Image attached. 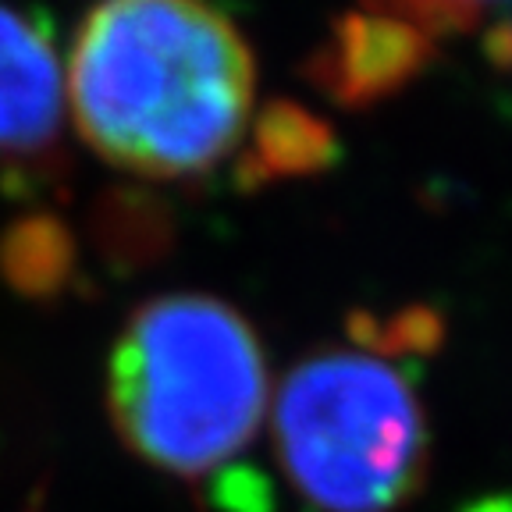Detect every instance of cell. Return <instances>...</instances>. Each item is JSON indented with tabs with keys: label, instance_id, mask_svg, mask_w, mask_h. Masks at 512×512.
I'll return each mask as SVG.
<instances>
[{
	"label": "cell",
	"instance_id": "6da1fadb",
	"mask_svg": "<svg viewBox=\"0 0 512 512\" xmlns=\"http://www.w3.org/2000/svg\"><path fill=\"white\" fill-rule=\"evenodd\" d=\"M68 107L107 164L143 178L207 175L253 114V50L224 11L118 0L89 11L68 57Z\"/></svg>",
	"mask_w": 512,
	"mask_h": 512
},
{
	"label": "cell",
	"instance_id": "7a4b0ae2",
	"mask_svg": "<svg viewBox=\"0 0 512 512\" xmlns=\"http://www.w3.org/2000/svg\"><path fill=\"white\" fill-rule=\"evenodd\" d=\"M264 345L239 310L175 292L139 306L107 370L114 427L139 459L175 477L217 473L260 431L271 402Z\"/></svg>",
	"mask_w": 512,
	"mask_h": 512
},
{
	"label": "cell",
	"instance_id": "3957f363",
	"mask_svg": "<svg viewBox=\"0 0 512 512\" xmlns=\"http://www.w3.org/2000/svg\"><path fill=\"white\" fill-rule=\"evenodd\" d=\"M271 424L288 484L320 512H395L424 488L427 416L388 352L306 356L281 381Z\"/></svg>",
	"mask_w": 512,
	"mask_h": 512
},
{
	"label": "cell",
	"instance_id": "277c9868",
	"mask_svg": "<svg viewBox=\"0 0 512 512\" xmlns=\"http://www.w3.org/2000/svg\"><path fill=\"white\" fill-rule=\"evenodd\" d=\"M477 4H377L345 11L306 61V79L338 107H374L427 72L438 43L484 25Z\"/></svg>",
	"mask_w": 512,
	"mask_h": 512
},
{
	"label": "cell",
	"instance_id": "5b68a950",
	"mask_svg": "<svg viewBox=\"0 0 512 512\" xmlns=\"http://www.w3.org/2000/svg\"><path fill=\"white\" fill-rule=\"evenodd\" d=\"M64 72L54 32L29 11L0 8V157L40 164L54 153Z\"/></svg>",
	"mask_w": 512,
	"mask_h": 512
},
{
	"label": "cell",
	"instance_id": "8992f818",
	"mask_svg": "<svg viewBox=\"0 0 512 512\" xmlns=\"http://www.w3.org/2000/svg\"><path fill=\"white\" fill-rule=\"evenodd\" d=\"M335 153V136L324 121L292 100H278L256 114L253 143L242 153V182L264 185L274 178L310 175L328 168Z\"/></svg>",
	"mask_w": 512,
	"mask_h": 512
},
{
	"label": "cell",
	"instance_id": "52a82bcc",
	"mask_svg": "<svg viewBox=\"0 0 512 512\" xmlns=\"http://www.w3.org/2000/svg\"><path fill=\"white\" fill-rule=\"evenodd\" d=\"M15 260L25 267L22 278L29 281V288L54 285L61 278L64 264H68V249L61 246V235H57L54 224H40V228H29V239L18 249Z\"/></svg>",
	"mask_w": 512,
	"mask_h": 512
},
{
	"label": "cell",
	"instance_id": "ba28073f",
	"mask_svg": "<svg viewBox=\"0 0 512 512\" xmlns=\"http://www.w3.org/2000/svg\"><path fill=\"white\" fill-rule=\"evenodd\" d=\"M484 47H488L491 61L505 72H512V8H488L484 18Z\"/></svg>",
	"mask_w": 512,
	"mask_h": 512
},
{
	"label": "cell",
	"instance_id": "9c48e42d",
	"mask_svg": "<svg viewBox=\"0 0 512 512\" xmlns=\"http://www.w3.org/2000/svg\"><path fill=\"white\" fill-rule=\"evenodd\" d=\"M463 512H512V495H491V498H480L473 502L470 509Z\"/></svg>",
	"mask_w": 512,
	"mask_h": 512
}]
</instances>
